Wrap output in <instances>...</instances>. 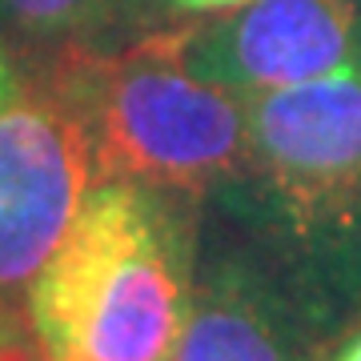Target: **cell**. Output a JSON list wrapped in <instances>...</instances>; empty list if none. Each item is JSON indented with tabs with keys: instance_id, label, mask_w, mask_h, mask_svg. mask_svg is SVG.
<instances>
[{
	"instance_id": "4",
	"label": "cell",
	"mask_w": 361,
	"mask_h": 361,
	"mask_svg": "<svg viewBox=\"0 0 361 361\" xmlns=\"http://www.w3.org/2000/svg\"><path fill=\"white\" fill-rule=\"evenodd\" d=\"M249 165L293 221L341 217L361 197V68L253 97Z\"/></svg>"
},
{
	"instance_id": "5",
	"label": "cell",
	"mask_w": 361,
	"mask_h": 361,
	"mask_svg": "<svg viewBox=\"0 0 361 361\" xmlns=\"http://www.w3.org/2000/svg\"><path fill=\"white\" fill-rule=\"evenodd\" d=\"M189 65L237 97L361 68V0H245L185 32Z\"/></svg>"
},
{
	"instance_id": "2",
	"label": "cell",
	"mask_w": 361,
	"mask_h": 361,
	"mask_svg": "<svg viewBox=\"0 0 361 361\" xmlns=\"http://www.w3.org/2000/svg\"><path fill=\"white\" fill-rule=\"evenodd\" d=\"M61 92L89 129L101 180L205 193L249 165V101L193 73L185 32L80 61Z\"/></svg>"
},
{
	"instance_id": "10",
	"label": "cell",
	"mask_w": 361,
	"mask_h": 361,
	"mask_svg": "<svg viewBox=\"0 0 361 361\" xmlns=\"http://www.w3.org/2000/svg\"><path fill=\"white\" fill-rule=\"evenodd\" d=\"M13 92V73H8V61H4V49H0V104L8 101Z\"/></svg>"
},
{
	"instance_id": "9",
	"label": "cell",
	"mask_w": 361,
	"mask_h": 361,
	"mask_svg": "<svg viewBox=\"0 0 361 361\" xmlns=\"http://www.w3.org/2000/svg\"><path fill=\"white\" fill-rule=\"evenodd\" d=\"M0 361H32V357H28V353L16 345V341H8V337L0 334Z\"/></svg>"
},
{
	"instance_id": "7",
	"label": "cell",
	"mask_w": 361,
	"mask_h": 361,
	"mask_svg": "<svg viewBox=\"0 0 361 361\" xmlns=\"http://www.w3.org/2000/svg\"><path fill=\"white\" fill-rule=\"evenodd\" d=\"M121 0H0V20L32 40L77 37L104 25Z\"/></svg>"
},
{
	"instance_id": "3",
	"label": "cell",
	"mask_w": 361,
	"mask_h": 361,
	"mask_svg": "<svg viewBox=\"0 0 361 361\" xmlns=\"http://www.w3.org/2000/svg\"><path fill=\"white\" fill-rule=\"evenodd\" d=\"M97 180L89 129L65 92H8L0 104V289L32 285Z\"/></svg>"
},
{
	"instance_id": "8",
	"label": "cell",
	"mask_w": 361,
	"mask_h": 361,
	"mask_svg": "<svg viewBox=\"0 0 361 361\" xmlns=\"http://www.w3.org/2000/svg\"><path fill=\"white\" fill-rule=\"evenodd\" d=\"M173 4L185 13H225V8H237L245 0H173Z\"/></svg>"
},
{
	"instance_id": "6",
	"label": "cell",
	"mask_w": 361,
	"mask_h": 361,
	"mask_svg": "<svg viewBox=\"0 0 361 361\" xmlns=\"http://www.w3.org/2000/svg\"><path fill=\"white\" fill-rule=\"evenodd\" d=\"M169 361H301L281 301L241 269H221L193 289Z\"/></svg>"
},
{
	"instance_id": "1",
	"label": "cell",
	"mask_w": 361,
	"mask_h": 361,
	"mask_svg": "<svg viewBox=\"0 0 361 361\" xmlns=\"http://www.w3.org/2000/svg\"><path fill=\"white\" fill-rule=\"evenodd\" d=\"M189 241L161 189L97 180L32 277L44 361H169L189 313Z\"/></svg>"
},
{
	"instance_id": "11",
	"label": "cell",
	"mask_w": 361,
	"mask_h": 361,
	"mask_svg": "<svg viewBox=\"0 0 361 361\" xmlns=\"http://www.w3.org/2000/svg\"><path fill=\"white\" fill-rule=\"evenodd\" d=\"M337 361H361V337H357V341H349V345L337 353Z\"/></svg>"
}]
</instances>
